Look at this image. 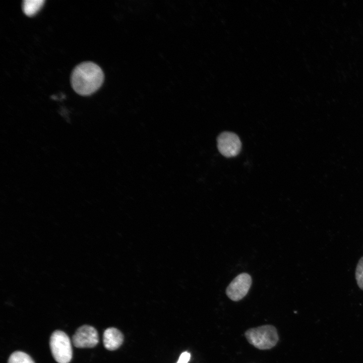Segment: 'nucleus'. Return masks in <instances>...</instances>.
I'll use <instances>...</instances> for the list:
<instances>
[{"mask_svg": "<svg viewBox=\"0 0 363 363\" xmlns=\"http://www.w3.org/2000/svg\"><path fill=\"white\" fill-rule=\"evenodd\" d=\"M104 77L103 72L99 66L92 62H84L73 70L71 84L77 94L90 95L101 86Z\"/></svg>", "mask_w": 363, "mask_h": 363, "instance_id": "f257e3e1", "label": "nucleus"}, {"mask_svg": "<svg viewBox=\"0 0 363 363\" xmlns=\"http://www.w3.org/2000/svg\"><path fill=\"white\" fill-rule=\"evenodd\" d=\"M249 342L259 349H268L277 343L279 337L275 327L270 325L251 328L245 332Z\"/></svg>", "mask_w": 363, "mask_h": 363, "instance_id": "f03ea898", "label": "nucleus"}, {"mask_svg": "<svg viewBox=\"0 0 363 363\" xmlns=\"http://www.w3.org/2000/svg\"><path fill=\"white\" fill-rule=\"evenodd\" d=\"M49 345L52 356L58 363H69L72 348L69 336L63 331L55 330L51 334Z\"/></svg>", "mask_w": 363, "mask_h": 363, "instance_id": "7ed1b4c3", "label": "nucleus"}, {"mask_svg": "<svg viewBox=\"0 0 363 363\" xmlns=\"http://www.w3.org/2000/svg\"><path fill=\"white\" fill-rule=\"evenodd\" d=\"M251 276L243 273L230 283L226 289L227 296L232 300L238 301L243 298L248 293L252 284Z\"/></svg>", "mask_w": 363, "mask_h": 363, "instance_id": "20e7f679", "label": "nucleus"}, {"mask_svg": "<svg viewBox=\"0 0 363 363\" xmlns=\"http://www.w3.org/2000/svg\"><path fill=\"white\" fill-rule=\"evenodd\" d=\"M241 144L237 135L233 133L225 132L217 138L219 151L226 157L236 156L241 150Z\"/></svg>", "mask_w": 363, "mask_h": 363, "instance_id": "39448f33", "label": "nucleus"}, {"mask_svg": "<svg viewBox=\"0 0 363 363\" xmlns=\"http://www.w3.org/2000/svg\"><path fill=\"white\" fill-rule=\"evenodd\" d=\"M72 340L77 348H92L97 344L99 338L97 331L93 327L85 325L76 330Z\"/></svg>", "mask_w": 363, "mask_h": 363, "instance_id": "423d86ee", "label": "nucleus"}, {"mask_svg": "<svg viewBox=\"0 0 363 363\" xmlns=\"http://www.w3.org/2000/svg\"><path fill=\"white\" fill-rule=\"evenodd\" d=\"M124 341V336L117 329L110 327L106 329L103 335L104 347L109 350H114L119 348Z\"/></svg>", "mask_w": 363, "mask_h": 363, "instance_id": "0eeeda50", "label": "nucleus"}, {"mask_svg": "<svg viewBox=\"0 0 363 363\" xmlns=\"http://www.w3.org/2000/svg\"><path fill=\"white\" fill-rule=\"evenodd\" d=\"M44 3L43 0H25L22 4L23 11L26 15L32 16L40 10Z\"/></svg>", "mask_w": 363, "mask_h": 363, "instance_id": "6e6552de", "label": "nucleus"}, {"mask_svg": "<svg viewBox=\"0 0 363 363\" xmlns=\"http://www.w3.org/2000/svg\"><path fill=\"white\" fill-rule=\"evenodd\" d=\"M8 363H35V362L27 353L17 351L10 356Z\"/></svg>", "mask_w": 363, "mask_h": 363, "instance_id": "1a4fd4ad", "label": "nucleus"}, {"mask_svg": "<svg viewBox=\"0 0 363 363\" xmlns=\"http://www.w3.org/2000/svg\"><path fill=\"white\" fill-rule=\"evenodd\" d=\"M355 276L358 286L363 290V257L359 260L357 263Z\"/></svg>", "mask_w": 363, "mask_h": 363, "instance_id": "9d476101", "label": "nucleus"}, {"mask_svg": "<svg viewBox=\"0 0 363 363\" xmlns=\"http://www.w3.org/2000/svg\"><path fill=\"white\" fill-rule=\"evenodd\" d=\"M191 354L187 351L183 352L176 363H188L190 359Z\"/></svg>", "mask_w": 363, "mask_h": 363, "instance_id": "9b49d317", "label": "nucleus"}]
</instances>
